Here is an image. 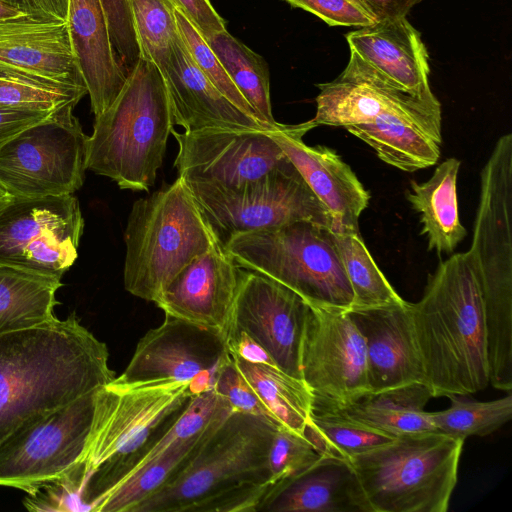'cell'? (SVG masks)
<instances>
[{
  "label": "cell",
  "mask_w": 512,
  "mask_h": 512,
  "mask_svg": "<svg viewBox=\"0 0 512 512\" xmlns=\"http://www.w3.org/2000/svg\"><path fill=\"white\" fill-rule=\"evenodd\" d=\"M106 344L76 315L0 335V442L30 418L114 380Z\"/></svg>",
  "instance_id": "cell-1"
},
{
  "label": "cell",
  "mask_w": 512,
  "mask_h": 512,
  "mask_svg": "<svg viewBox=\"0 0 512 512\" xmlns=\"http://www.w3.org/2000/svg\"><path fill=\"white\" fill-rule=\"evenodd\" d=\"M414 332L433 397L466 396L490 384L480 283L469 251L452 254L411 303Z\"/></svg>",
  "instance_id": "cell-2"
},
{
  "label": "cell",
  "mask_w": 512,
  "mask_h": 512,
  "mask_svg": "<svg viewBox=\"0 0 512 512\" xmlns=\"http://www.w3.org/2000/svg\"><path fill=\"white\" fill-rule=\"evenodd\" d=\"M279 425L233 411L183 468L132 512H257L271 489L268 451Z\"/></svg>",
  "instance_id": "cell-3"
},
{
  "label": "cell",
  "mask_w": 512,
  "mask_h": 512,
  "mask_svg": "<svg viewBox=\"0 0 512 512\" xmlns=\"http://www.w3.org/2000/svg\"><path fill=\"white\" fill-rule=\"evenodd\" d=\"M173 125L162 73L140 57L113 103L95 117L86 167L121 189L147 191L162 165Z\"/></svg>",
  "instance_id": "cell-4"
},
{
  "label": "cell",
  "mask_w": 512,
  "mask_h": 512,
  "mask_svg": "<svg viewBox=\"0 0 512 512\" xmlns=\"http://www.w3.org/2000/svg\"><path fill=\"white\" fill-rule=\"evenodd\" d=\"M512 133L501 136L481 171L468 250L480 283L490 384L512 389Z\"/></svg>",
  "instance_id": "cell-5"
},
{
  "label": "cell",
  "mask_w": 512,
  "mask_h": 512,
  "mask_svg": "<svg viewBox=\"0 0 512 512\" xmlns=\"http://www.w3.org/2000/svg\"><path fill=\"white\" fill-rule=\"evenodd\" d=\"M188 382H150L97 390L93 423L81 463L82 500H95L120 480L192 397ZM165 430V429H164Z\"/></svg>",
  "instance_id": "cell-6"
},
{
  "label": "cell",
  "mask_w": 512,
  "mask_h": 512,
  "mask_svg": "<svg viewBox=\"0 0 512 512\" xmlns=\"http://www.w3.org/2000/svg\"><path fill=\"white\" fill-rule=\"evenodd\" d=\"M124 241V287L151 302L187 264L218 243L179 176L134 202Z\"/></svg>",
  "instance_id": "cell-7"
},
{
  "label": "cell",
  "mask_w": 512,
  "mask_h": 512,
  "mask_svg": "<svg viewBox=\"0 0 512 512\" xmlns=\"http://www.w3.org/2000/svg\"><path fill=\"white\" fill-rule=\"evenodd\" d=\"M464 440L421 431L352 458L370 512H446Z\"/></svg>",
  "instance_id": "cell-8"
},
{
  "label": "cell",
  "mask_w": 512,
  "mask_h": 512,
  "mask_svg": "<svg viewBox=\"0 0 512 512\" xmlns=\"http://www.w3.org/2000/svg\"><path fill=\"white\" fill-rule=\"evenodd\" d=\"M223 248L239 267L279 282L312 305L352 306V289L328 227L299 221L235 235Z\"/></svg>",
  "instance_id": "cell-9"
},
{
  "label": "cell",
  "mask_w": 512,
  "mask_h": 512,
  "mask_svg": "<svg viewBox=\"0 0 512 512\" xmlns=\"http://www.w3.org/2000/svg\"><path fill=\"white\" fill-rule=\"evenodd\" d=\"M217 242L299 221L334 228L328 209L288 159L262 178L237 189L185 182Z\"/></svg>",
  "instance_id": "cell-10"
},
{
  "label": "cell",
  "mask_w": 512,
  "mask_h": 512,
  "mask_svg": "<svg viewBox=\"0 0 512 512\" xmlns=\"http://www.w3.org/2000/svg\"><path fill=\"white\" fill-rule=\"evenodd\" d=\"M96 392L30 418L0 442V486L30 495L77 470L92 428Z\"/></svg>",
  "instance_id": "cell-11"
},
{
  "label": "cell",
  "mask_w": 512,
  "mask_h": 512,
  "mask_svg": "<svg viewBox=\"0 0 512 512\" xmlns=\"http://www.w3.org/2000/svg\"><path fill=\"white\" fill-rule=\"evenodd\" d=\"M73 109L54 112L0 147V184L12 196H62L81 188L88 136Z\"/></svg>",
  "instance_id": "cell-12"
},
{
  "label": "cell",
  "mask_w": 512,
  "mask_h": 512,
  "mask_svg": "<svg viewBox=\"0 0 512 512\" xmlns=\"http://www.w3.org/2000/svg\"><path fill=\"white\" fill-rule=\"evenodd\" d=\"M83 228L73 194L13 197L0 208V266L61 280L78 256Z\"/></svg>",
  "instance_id": "cell-13"
},
{
  "label": "cell",
  "mask_w": 512,
  "mask_h": 512,
  "mask_svg": "<svg viewBox=\"0 0 512 512\" xmlns=\"http://www.w3.org/2000/svg\"><path fill=\"white\" fill-rule=\"evenodd\" d=\"M301 343V378L313 406L340 408L370 393L365 343L348 310L308 303Z\"/></svg>",
  "instance_id": "cell-14"
},
{
  "label": "cell",
  "mask_w": 512,
  "mask_h": 512,
  "mask_svg": "<svg viewBox=\"0 0 512 512\" xmlns=\"http://www.w3.org/2000/svg\"><path fill=\"white\" fill-rule=\"evenodd\" d=\"M171 134L178 144L174 167L185 182L237 189L288 160L265 129L205 128Z\"/></svg>",
  "instance_id": "cell-15"
},
{
  "label": "cell",
  "mask_w": 512,
  "mask_h": 512,
  "mask_svg": "<svg viewBox=\"0 0 512 512\" xmlns=\"http://www.w3.org/2000/svg\"><path fill=\"white\" fill-rule=\"evenodd\" d=\"M315 127L346 128L396 112L441 125V104L433 96L418 97L401 89L356 53L350 51L346 68L333 81L317 85Z\"/></svg>",
  "instance_id": "cell-16"
},
{
  "label": "cell",
  "mask_w": 512,
  "mask_h": 512,
  "mask_svg": "<svg viewBox=\"0 0 512 512\" xmlns=\"http://www.w3.org/2000/svg\"><path fill=\"white\" fill-rule=\"evenodd\" d=\"M308 306L279 282L242 270L228 336L245 332L270 354L278 368L302 379L299 354Z\"/></svg>",
  "instance_id": "cell-17"
},
{
  "label": "cell",
  "mask_w": 512,
  "mask_h": 512,
  "mask_svg": "<svg viewBox=\"0 0 512 512\" xmlns=\"http://www.w3.org/2000/svg\"><path fill=\"white\" fill-rule=\"evenodd\" d=\"M229 356L217 332L165 315L138 342L124 372L113 383L130 386L150 382H188L206 372L217 374Z\"/></svg>",
  "instance_id": "cell-18"
},
{
  "label": "cell",
  "mask_w": 512,
  "mask_h": 512,
  "mask_svg": "<svg viewBox=\"0 0 512 512\" xmlns=\"http://www.w3.org/2000/svg\"><path fill=\"white\" fill-rule=\"evenodd\" d=\"M241 273L216 243L187 264L154 303L165 315L213 330L227 340Z\"/></svg>",
  "instance_id": "cell-19"
},
{
  "label": "cell",
  "mask_w": 512,
  "mask_h": 512,
  "mask_svg": "<svg viewBox=\"0 0 512 512\" xmlns=\"http://www.w3.org/2000/svg\"><path fill=\"white\" fill-rule=\"evenodd\" d=\"M0 76L87 90L68 22L0 23Z\"/></svg>",
  "instance_id": "cell-20"
},
{
  "label": "cell",
  "mask_w": 512,
  "mask_h": 512,
  "mask_svg": "<svg viewBox=\"0 0 512 512\" xmlns=\"http://www.w3.org/2000/svg\"><path fill=\"white\" fill-rule=\"evenodd\" d=\"M313 128L310 121L295 125L279 123L270 134L328 209L332 230L360 231L359 218L369 204V192L334 150L322 145L308 146L303 141V136Z\"/></svg>",
  "instance_id": "cell-21"
},
{
  "label": "cell",
  "mask_w": 512,
  "mask_h": 512,
  "mask_svg": "<svg viewBox=\"0 0 512 512\" xmlns=\"http://www.w3.org/2000/svg\"><path fill=\"white\" fill-rule=\"evenodd\" d=\"M348 312L364 339L370 392L426 384L411 303Z\"/></svg>",
  "instance_id": "cell-22"
},
{
  "label": "cell",
  "mask_w": 512,
  "mask_h": 512,
  "mask_svg": "<svg viewBox=\"0 0 512 512\" xmlns=\"http://www.w3.org/2000/svg\"><path fill=\"white\" fill-rule=\"evenodd\" d=\"M161 73L174 125H180L184 131L205 128L270 130L239 109L203 75L181 37L174 44L169 64Z\"/></svg>",
  "instance_id": "cell-23"
},
{
  "label": "cell",
  "mask_w": 512,
  "mask_h": 512,
  "mask_svg": "<svg viewBox=\"0 0 512 512\" xmlns=\"http://www.w3.org/2000/svg\"><path fill=\"white\" fill-rule=\"evenodd\" d=\"M350 51L408 93L433 97L428 52L406 17L380 20L345 35Z\"/></svg>",
  "instance_id": "cell-24"
},
{
  "label": "cell",
  "mask_w": 512,
  "mask_h": 512,
  "mask_svg": "<svg viewBox=\"0 0 512 512\" xmlns=\"http://www.w3.org/2000/svg\"><path fill=\"white\" fill-rule=\"evenodd\" d=\"M258 511L370 512L350 463L329 456L273 486Z\"/></svg>",
  "instance_id": "cell-25"
},
{
  "label": "cell",
  "mask_w": 512,
  "mask_h": 512,
  "mask_svg": "<svg viewBox=\"0 0 512 512\" xmlns=\"http://www.w3.org/2000/svg\"><path fill=\"white\" fill-rule=\"evenodd\" d=\"M68 25L97 117L113 103L128 74L113 50L100 0H69Z\"/></svg>",
  "instance_id": "cell-26"
},
{
  "label": "cell",
  "mask_w": 512,
  "mask_h": 512,
  "mask_svg": "<svg viewBox=\"0 0 512 512\" xmlns=\"http://www.w3.org/2000/svg\"><path fill=\"white\" fill-rule=\"evenodd\" d=\"M345 129L372 147L382 161L406 172L430 167L440 156L441 125L409 115L388 112Z\"/></svg>",
  "instance_id": "cell-27"
},
{
  "label": "cell",
  "mask_w": 512,
  "mask_h": 512,
  "mask_svg": "<svg viewBox=\"0 0 512 512\" xmlns=\"http://www.w3.org/2000/svg\"><path fill=\"white\" fill-rule=\"evenodd\" d=\"M460 161L448 158L423 183L411 181L407 200L420 214L421 234L428 240V250L451 254L466 237L458 210L457 177Z\"/></svg>",
  "instance_id": "cell-28"
},
{
  "label": "cell",
  "mask_w": 512,
  "mask_h": 512,
  "mask_svg": "<svg viewBox=\"0 0 512 512\" xmlns=\"http://www.w3.org/2000/svg\"><path fill=\"white\" fill-rule=\"evenodd\" d=\"M432 397L427 384L412 383L370 392L343 407L330 409L365 426L398 437L436 430L430 412L424 410Z\"/></svg>",
  "instance_id": "cell-29"
},
{
  "label": "cell",
  "mask_w": 512,
  "mask_h": 512,
  "mask_svg": "<svg viewBox=\"0 0 512 512\" xmlns=\"http://www.w3.org/2000/svg\"><path fill=\"white\" fill-rule=\"evenodd\" d=\"M57 278L0 266V335L54 321Z\"/></svg>",
  "instance_id": "cell-30"
},
{
  "label": "cell",
  "mask_w": 512,
  "mask_h": 512,
  "mask_svg": "<svg viewBox=\"0 0 512 512\" xmlns=\"http://www.w3.org/2000/svg\"><path fill=\"white\" fill-rule=\"evenodd\" d=\"M230 354L236 367L274 419L284 427L304 435L313 409V395L305 382L278 367L251 363Z\"/></svg>",
  "instance_id": "cell-31"
},
{
  "label": "cell",
  "mask_w": 512,
  "mask_h": 512,
  "mask_svg": "<svg viewBox=\"0 0 512 512\" xmlns=\"http://www.w3.org/2000/svg\"><path fill=\"white\" fill-rule=\"evenodd\" d=\"M216 429L171 446L150 463L124 476L95 500L92 511L132 512L178 473Z\"/></svg>",
  "instance_id": "cell-32"
},
{
  "label": "cell",
  "mask_w": 512,
  "mask_h": 512,
  "mask_svg": "<svg viewBox=\"0 0 512 512\" xmlns=\"http://www.w3.org/2000/svg\"><path fill=\"white\" fill-rule=\"evenodd\" d=\"M206 41L257 118L271 130L276 129L279 123L272 114L269 68L264 58L227 30Z\"/></svg>",
  "instance_id": "cell-33"
},
{
  "label": "cell",
  "mask_w": 512,
  "mask_h": 512,
  "mask_svg": "<svg viewBox=\"0 0 512 512\" xmlns=\"http://www.w3.org/2000/svg\"><path fill=\"white\" fill-rule=\"evenodd\" d=\"M331 232L353 293L350 310L385 307L405 302L372 258L360 231L342 229Z\"/></svg>",
  "instance_id": "cell-34"
},
{
  "label": "cell",
  "mask_w": 512,
  "mask_h": 512,
  "mask_svg": "<svg viewBox=\"0 0 512 512\" xmlns=\"http://www.w3.org/2000/svg\"><path fill=\"white\" fill-rule=\"evenodd\" d=\"M304 435L322 455L348 462L396 438L321 407H313Z\"/></svg>",
  "instance_id": "cell-35"
},
{
  "label": "cell",
  "mask_w": 512,
  "mask_h": 512,
  "mask_svg": "<svg viewBox=\"0 0 512 512\" xmlns=\"http://www.w3.org/2000/svg\"><path fill=\"white\" fill-rule=\"evenodd\" d=\"M232 412L229 402L214 388L190 397L186 406L124 476L150 463L171 446L194 440L216 429Z\"/></svg>",
  "instance_id": "cell-36"
},
{
  "label": "cell",
  "mask_w": 512,
  "mask_h": 512,
  "mask_svg": "<svg viewBox=\"0 0 512 512\" xmlns=\"http://www.w3.org/2000/svg\"><path fill=\"white\" fill-rule=\"evenodd\" d=\"M451 405L437 412H430L437 431L465 441L470 436H486L498 430L512 418L511 391L502 398L491 401L461 399L450 395Z\"/></svg>",
  "instance_id": "cell-37"
},
{
  "label": "cell",
  "mask_w": 512,
  "mask_h": 512,
  "mask_svg": "<svg viewBox=\"0 0 512 512\" xmlns=\"http://www.w3.org/2000/svg\"><path fill=\"white\" fill-rule=\"evenodd\" d=\"M140 56L162 72L180 38L171 0H129Z\"/></svg>",
  "instance_id": "cell-38"
},
{
  "label": "cell",
  "mask_w": 512,
  "mask_h": 512,
  "mask_svg": "<svg viewBox=\"0 0 512 512\" xmlns=\"http://www.w3.org/2000/svg\"><path fill=\"white\" fill-rule=\"evenodd\" d=\"M86 94V89L0 76V105L57 111L67 106L75 107Z\"/></svg>",
  "instance_id": "cell-39"
},
{
  "label": "cell",
  "mask_w": 512,
  "mask_h": 512,
  "mask_svg": "<svg viewBox=\"0 0 512 512\" xmlns=\"http://www.w3.org/2000/svg\"><path fill=\"white\" fill-rule=\"evenodd\" d=\"M175 17L179 35L198 69L233 104L245 113L259 120L251 106L229 77L203 35L176 7Z\"/></svg>",
  "instance_id": "cell-40"
},
{
  "label": "cell",
  "mask_w": 512,
  "mask_h": 512,
  "mask_svg": "<svg viewBox=\"0 0 512 512\" xmlns=\"http://www.w3.org/2000/svg\"><path fill=\"white\" fill-rule=\"evenodd\" d=\"M322 457L324 455L305 435L279 425L268 451L271 488L305 471Z\"/></svg>",
  "instance_id": "cell-41"
},
{
  "label": "cell",
  "mask_w": 512,
  "mask_h": 512,
  "mask_svg": "<svg viewBox=\"0 0 512 512\" xmlns=\"http://www.w3.org/2000/svg\"><path fill=\"white\" fill-rule=\"evenodd\" d=\"M113 50L128 74L140 59L129 0H100Z\"/></svg>",
  "instance_id": "cell-42"
},
{
  "label": "cell",
  "mask_w": 512,
  "mask_h": 512,
  "mask_svg": "<svg viewBox=\"0 0 512 512\" xmlns=\"http://www.w3.org/2000/svg\"><path fill=\"white\" fill-rule=\"evenodd\" d=\"M214 390L226 398L233 411L259 416L279 424L236 367L230 352L217 372Z\"/></svg>",
  "instance_id": "cell-43"
},
{
  "label": "cell",
  "mask_w": 512,
  "mask_h": 512,
  "mask_svg": "<svg viewBox=\"0 0 512 512\" xmlns=\"http://www.w3.org/2000/svg\"><path fill=\"white\" fill-rule=\"evenodd\" d=\"M323 20L329 26L365 27L377 18L361 0H284Z\"/></svg>",
  "instance_id": "cell-44"
},
{
  "label": "cell",
  "mask_w": 512,
  "mask_h": 512,
  "mask_svg": "<svg viewBox=\"0 0 512 512\" xmlns=\"http://www.w3.org/2000/svg\"><path fill=\"white\" fill-rule=\"evenodd\" d=\"M205 39L226 30L225 20L209 0H171Z\"/></svg>",
  "instance_id": "cell-45"
},
{
  "label": "cell",
  "mask_w": 512,
  "mask_h": 512,
  "mask_svg": "<svg viewBox=\"0 0 512 512\" xmlns=\"http://www.w3.org/2000/svg\"><path fill=\"white\" fill-rule=\"evenodd\" d=\"M54 112L0 105V147L22 130L47 119Z\"/></svg>",
  "instance_id": "cell-46"
},
{
  "label": "cell",
  "mask_w": 512,
  "mask_h": 512,
  "mask_svg": "<svg viewBox=\"0 0 512 512\" xmlns=\"http://www.w3.org/2000/svg\"><path fill=\"white\" fill-rule=\"evenodd\" d=\"M26 16L47 22H68L69 0H4Z\"/></svg>",
  "instance_id": "cell-47"
},
{
  "label": "cell",
  "mask_w": 512,
  "mask_h": 512,
  "mask_svg": "<svg viewBox=\"0 0 512 512\" xmlns=\"http://www.w3.org/2000/svg\"><path fill=\"white\" fill-rule=\"evenodd\" d=\"M226 343L232 354L245 361L277 367L270 354L243 331L231 333Z\"/></svg>",
  "instance_id": "cell-48"
},
{
  "label": "cell",
  "mask_w": 512,
  "mask_h": 512,
  "mask_svg": "<svg viewBox=\"0 0 512 512\" xmlns=\"http://www.w3.org/2000/svg\"><path fill=\"white\" fill-rule=\"evenodd\" d=\"M378 21L406 17L422 0H361Z\"/></svg>",
  "instance_id": "cell-49"
},
{
  "label": "cell",
  "mask_w": 512,
  "mask_h": 512,
  "mask_svg": "<svg viewBox=\"0 0 512 512\" xmlns=\"http://www.w3.org/2000/svg\"><path fill=\"white\" fill-rule=\"evenodd\" d=\"M23 16L26 15L4 0H0V23L18 19Z\"/></svg>",
  "instance_id": "cell-50"
},
{
  "label": "cell",
  "mask_w": 512,
  "mask_h": 512,
  "mask_svg": "<svg viewBox=\"0 0 512 512\" xmlns=\"http://www.w3.org/2000/svg\"><path fill=\"white\" fill-rule=\"evenodd\" d=\"M12 196L1 184H0V208L6 205L13 199Z\"/></svg>",
  "instance_id": "cell-51"
}]
</instances>
